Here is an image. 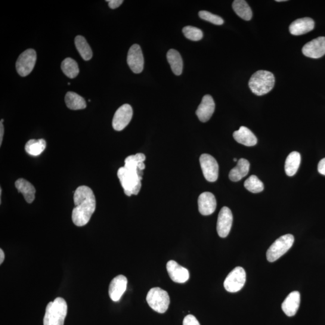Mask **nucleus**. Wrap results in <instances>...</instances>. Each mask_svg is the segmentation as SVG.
<instances>
[{
    "label": "nucleus",
    "instance_id": "f257e3e1",
    "mask_svg": "<svg viewBox=\"0 0 325 325\" xmlns=\"http://www.w3.org/2000/svg\"><path fill=\"white\" fill-rule=\"evenodd\" d=\"M145 159L144 154L132 155L126 158L124 166L117 171V176L126 196L137 195L140 191L144 173L139 169V165Z\"/></svg>",
    "mask_w": 325,
    "mask_h": 325
},
{
    "label": "nucleus",
    "instance_id": "f03ea898",
    "mask_svg": "<svg viewBox=\"0 0 325 325\" xmlns=\"http://www.w3.org/2000/svg\"><path fill=\"white\" fill-rule=\"evenodd\" d=\"M75 207L73 210L72 220L77 227H83L89 222L96 209V200L91 188L82 185L74 194Z\"/></svg>",
    "mask_w": 325,
    "mask_h": 325
},
{
    "label": "nucleus",
    "instance_id": "7ed1b4c3",
    "mask_svg": "<svg viewBox=\"0 0 325 325\" xmlns=\"http://www.w3.org/2000/svg\"><path fill=\"white\" fill-rule=\"evenodd\" d=\"M68 312L67 302L62 298H55L46 306L43 325H64Z\"/></svg>",
    "mask_w": 325,
    "mask_h": 325
},
{
    "label": "nucleus",
    "instance_id": "20e7f679",
    "mask_svg": "<svg viewBox=\"0 0 325 325\" xmlns=\"http://www.w3.org/2000/svg\"><path fill=\"white\" fill-rule=\"evenodd\" d=\"M275 82L273 74L268 71L259 70L250 77L249 87L253 94L262 96L272 91L275 86Z\"/></svg>",
    "mask_w": 325,
    "mask_h": 325
},
{
    "label": "nucleus",
    "instance_id": "39448f33",
    "mask_svg": "<svg viewBox=\"0 0 325 325\" xmlns=\"http://www.w3.org/2000/svg\"><path fill=\"white\" fill-rule=\"evenodd\" d=\"M147 301L153 310L159 313H165L169 307L170 298L165 290L155 287L148 293Z\"/></svg>",
    "mask_w": 325,
    "mask_h": 325
},
{
    "label": "nucleus",
    "instance_id": "423d86ee",
    "mask_svg": "<svg viewBox=\"0 0 325 325\" xmlns=\"http://www.w3.org/2000/svg\"><path fill=\"white\" fill-rule=\"evenodd\" d=\"M295 241L292 234H286L280 237L272 244L266 253L269 262H274L286 253L292 247Z\"/></svg>",
    "mask_w": 325,
    "mask_h": 325
},
{
    "label": "nucleus",
    "instance_id": "0eeeda50",
    "mask_svg": "<svg viewBox=\"0 0 325 325\" xmlns=\"http://www.w3.org/2000/svg\"><path fill=\"white\" fill-rule=\"evenodd\" d=\"M246 278V272L243 268H234L228 274L224 281V286L225 290L230 293L238 292L244 286Z\"/></svg>",
    "mask_w": 325,
    "mask_h": 325
},
{
    "label": "nucleus",
    "instance_id": "6e6552de",
    "mask_svg": "<svg viewBox=\"0 0 325 325\" xmlns=\"http://www.w3.org/2000/svg\"><path fill=\"white\" fill-rule=\"evenodd\" d=\"M36 52L33 49H27L18 57L16 62V69L22 77H26L32 72L36 62Z\"/></svg>",
    "mask_w": 325,
    "mask_h": 325
},
{
    "label": "nucleus",
    "instance_id": "1a4fd4ad",
    "mask_svg": "<svg viewBox=\"0 0 325 325\" xmlns=\"http://www.w3.org/2000/svg\"><path fill=\"white\" fill-rule=\"evenodd\" d=\"M201 169L204 177L209 182H215L219 176V165L218 162L209 154H203L200 159Z\"/></svg>",
    "mask_w": 325,
    "mask_h": 325
},
{
    "label": "nucleus",
    "instance_id": "9d476101",
    "mask_svg": "<svg viewBox=\"0 0 325 325\" xmlns=\"http://www.w3.org/2000/svg\"><path fill=\"white\" fill-rule=\"evenodd\" d=\"M133 114V108L128 104H123L116 111L113 116L112 126L116 131H122L129 124Z\"/></svg>",
    "mask_w": 325,
    "mask_h": 325
},
{
    "label": "nucleus",
    "instance_id": "9b49d317",
    "mask_svg": "<svg viewBox=\"0 0 325 325\" xmlns=\"http://www.w3.org/2000/svg\"><path fill=\"white\" fill-rule=\"evenodd\" d=\"M233 216L231 210L227 207H224L219 213L217 222V231L219 236L225 238L228 236L233 224Z\"/></svg>",
    "mask_w": 325,
    "mask_h": 325
},
{
    "label": "nucleus",
    "instance_id": "f8f14e48",
    "mask_svg": "<svg viewBox=\"0 0 325 325\" xmlns=\"http://www.w3.org/2000/svg\"><path fill=\"white\" fill-rule=\"evenodd\" d=\"M127 63L130 69L135 74L142 72L144 66V58L141 46L138 44L130 47L127 55Z\"/></svg>",
    "mask_w": 325,
    "mask_h": 325
},
{
    "label": "nucleus",
    "instance_id": "ddd939ff",
    "mask_svg": "<svg viewBox=\"0 0 325 325\" xmlns=\"http://www.w3.org/2000/svg\"><path fill=\"white\" fill-rule=\"evenodd\" d=\"M302 53L308 57L318 58L325 54V37L312 40L303 46Z\"/></svg>",
    "mask_w": 325,
    "mask_h": 325
},
{
    "label": "nucleus",
    "instance_id": "4468645a",
    "mask_svg": "<svg viewBox=\"0 0 325 325\" xmlns=\"http://www.w3.org/2000/svg\"><path fill=\"white\" fill-rule=\"evenodd\" d=\"M166 269L170 278L175 283L182 284L189 279L190 274L187 269L179 265L173 260L167 263Z\"/></svg>",
    "mask_w": 325,
    "mask_h": 325
},
{
    "label": "nucleus",
    "instance_id": "2eb2a0df",
    "mask_svg": "<svg viewBox=\"0 0 325 325\" xmlns=\"http://www.w3.org/2000/svg\"><path fill=\"white\" fill-rule=\"evenodd\" d=\"M128 280L122 275H118L111 281L108 289L110 298L114 302L119 301L125 293Z\"/></svg>",
    "mask_w": 325,
    "mask_h": 325
},
{
    "label": "nucleus",
    "instance_id": "dca6fc26",
    "mask_svg": "<svg viewBox=\"0 0 325 325\" xmlns=\"http://www.w3.org/2000/svg\"><path fill=\"white\" fill-rule=\"evenodd\" d=\"M215 110L214 100L210 95L204 96L199 107L196 111L197 115L200 121L206 122L211 118Z\"/></svg>",
    "mask_w": 325,
    "mask_h": 325
},
{
    "label": "nucleus",
    "instance_id": "f3484780",
    "mask_svg": "<svg viewBox=\"0 0 325 325\" xmlns=\"http://www.w3.org/2000/svg\"><path fill=\"white\" fill-rule=\"evenodd\" d=\"M198 203L199 212L202 215H212L216 210L217 203L215 197L208 191L200 194Z\"/></svg>",
    "mask_w": 325,
    "mask_h": 325
},
{
    "label": "nucleus",
    "instance_id": "a211bd4d",
    "mask_svg": "<svg viewBox=\"0 0 325 325\" xmlns=\"http://www.w3.org/2000/svg\"><path fill=\"white\" fill-rule=\"evenodd\" d=\"M314 28V21L310 18H303L293 21L289 27L292 35L300 36L311 32Z\"/></svg>",
    "mask_w": 325,
    "mask_h": 325
},
{
    "label": "nucleus",
    "instance_id": "6ab92c4d",
    "mask_svg": "<svg viewBox=\"0 0 325 325\" xmlns=\"http://www.w3.org/2000/svg\"><path fill=\"white\" fill-rule=\"evenodd\" d=\"M300 302H301V295L299 292H293L287 296L282 304V309L287 316L292 317L298 311Z\"/></svg>",
    "mask_w": 325,
    "mask_h": 325
},
{
    "label": "nucleus",
    "instance_id": "aec40b11",
    "mask_svg": "<svg viewBox=\"0 0 325 325\" xmlns=\"http://www.w3.org/2000/svg\"><path fill=\"white\" fill-rule=\"evenodd\" d=\"M233 137L238 143L246 147H253L257 144V139L253 133L246 126H241L239 129L234 132Z\"/></svg>",
    "mask_w": 325,
    "mask_h": 325
},
{
    "label": "nucleus",
    "instance_id": "412c9836",
    "mask_svg": "<svg viewBox=\"0 0 325 325\" xmlns=\"http://www.w3.org/2000/svg\"><path fill=\"white\" fill-rule=\"evenodd\" d=\"M15 187L19 192L23 194L28 203H32L35 199L36 189L29 181L20 178L15 182Z\"/></svg>",
    "mask_w": 325,
    "mask_h": 325
},
{
    "label": "nucleus",
    "instance_id": "4be33fe9",
    "mask_svg": "<svg viewBox=\"0 0 325 325\" xmlns=\"http://www.w3.org/2000/svg\"><path fill=\"white\" fill-rule=\"evenodd\" d=\"M250 168V163L248 160L240 159L237 162V165L229 173L230 180L237 182L248 174Z\"/></svg>",
    "mask_w": 325,
    "mask_h": 325
},
{
    "label": "nucleus",
    "instance_id": "5701e85b",
    "mask_svg": "<svg viewBox=\"0 0 325 325\" xmlns=\"http://www.w3.org/2000/svg\"><path fill=\"white\" fill-rule=\"evenodd\" d=\"M301 161V154L298 152H292L288 156L286 163H285V171H286L287 175L292 176L296 174L299 168Z\"/></svg>",
    "mask_w": 325,
    "mask_h": 325
},
{
    "label": "nucleus",
    "instance_id": "b1692460",
    "mask_svg": "<svg viewBox=\"0 0 325 325\" xmlns=\"http://www.w3.org/2000/svg\"><path fill=\"white\" fill-rule=\"evenodd\" d=\"M167 59L171 66L173 73L176 76H180L183 69V61L180 54L175 49H171L167 53Z\"/></svg>",
    "mask_w": 325,
    "mask_h": 325
},
{
    "label": "nucleus",
    "instance_id": "393cba45",
    "mask_svg": "<svg viewBox=\"0 0 325 325\" xmlns=\"http://www.w3.org/2000/svg\"><path fill=\"white\" fill-rule=\"evenodd\" d=\"M64 101L71 110H82L86 107L85 99L75 92H68L65 95Z\"/></svg>",
    "mask_w": 325,
    "mask_h": 325
},
{
    "label": "nucleus",
    "instance_id": "a878e982",
    "mask_svg": "<svg viewBox=\"0 0 325 325\" xmlns=\"http://www.w3.org/2000/svg\"><path fill=\"white\" fill-rule=\"evenodd\" d=\"M233 9L238 17L245 21L252 19V12L246 1L235 0L233 3Z\"/></svg>",
    "mask_w": 325,
    "mask_h": 325
},
{
    "label": "nucleus",
    "instance_id": "bb28decb",
    "mask_svg": "<svg viewBox=\"0 0 325 325\" xmlns=\"http://www.w3.org/2000/svg\"><path fill=\"white\" fill-rule=\"evenodd\" d=\"M46 147V143L44 139H31L27 142L25 150L31 156H38L45 150Z\"/></svg>",
    "mask_w": 325,
    "mask_h": 325
},
{
    "label": "nucleus",
    "instance_id": "cd10ccee",
    "mask_svg": "<svg viewBox=\"0 0 325 325\" xmlns=\"http://www.w3.org/2000/svg\"><path fill=\"white\" fill-rule=\"evenodd\" d=\"M75 45L83 60L88 61L92 57V51L91 46L87 42L86 39L82 36H77L75 38Z\"/></svg>",
    "mask_w": 325,
    "mask_h": 325
},
{
    "label": "nucleus",
    "instance_id": "c85d7f7f",
    "mask_svg": "<svg viewBox=\"0 0 325 325\" xmlns=\"http://www.w3.org/2000/svg\"><path fill=\"white\" fill-rule=\"evenodd\" d=\"M61 68L65 75L70 79L76 78L80 72L79 65L77 61L70 57L65 58L62 61Z\"/></svg>",
    "mask_w": 325,
    "mask_h": 325
},
{
    "label": "nucleus",
    "instance_id": "c756f323",
    "mask_svg": "<svg viewBox=\"0 0 325 325\" xmlns=\"http://www.w3.org/2000/svg\"><path fill=\"white\" fill-rule=\"evenodd\" d=\"M244 186L250 192L258 193L264 190V184L255 175L250 176L244 183Z\"/></svg>",
    "mask_w": 325,
    "mask_h": 325
},
{
    "label": "nucleus",
    "instance_id": "7c9ffc66",
    "mask_svg": "<svg viewBox=\"0 0 325 325\" xmlns=\"http://www.w3.org/2000/svg\"><path fill=\"white\" fill-rule=\"evenodd\" d=\"M182 33H183L185 38L193 41H200L203 37L202 31L198 29V28L192 26L184 27L183 29H182Z\"/></svg>",
    "mask_w": 325,
    "mask_h": 325
},
{
    "label": "nucleus",
    "instance_id": "2f4dec72",
    "mask_svg": "<svg viewBox=\"0 0 325 325\" xmlns=\"http://www.w3.org/2000/svg\"><path fill=\"white\" fill-rule=\"evenodd\" d=\"M199 16L201 19L210 22L213 24L218 25V26H221L224 23V20L221 17L210 13L208 11H200Z\"/></svg>",
    "mask_w": 325,
    "mask_h": 325
},
{
    "label": "nucleus",
    "instance_id": "473e14b6",
    "mask_svg": "<svg viewBox=\"0 0 325 325\" xmlns=\"http://www.w3.org/2000/svg\"><path fill=\"white\" fill-rule=\"evenodd\" d=\"M182 325H201L197 318L193 315H187L183 320Z\"/></svg>",
    "mask_w": 325,
    "mask_h": 325
},
{
    "label": "nucleus",
    "instance_id": "72a5a7b5",
    "mask_svg": "<svg viewBox=\"0 0 325 325\" xmlns=\"http://www.w3.org/2000/svg\"><path fill=\"white\" fill-rule=\"evenodd\" d=\"M108 6L111 9H114L119 7L123 2L122 0H108Z\"/></svg>",
    "mask_w": 325,
    "mask_h": 325
},
{
    "label": "nucleus",
    "instance_id": "f704fd0d",
    "mask_svg": "<svg viewBox=\"0 0 325 325\" xmlns=\"http://www.w3.org/2000/svg\"><path fill=\"white\" fill-rule=\"evenodd\" d=\"M318 172L321 175L325 176V158L321 159L318 164Z\"/></svg>",
    "mask_w": 325,
    "mask_h": 325
},
{
    "label": "nucleus",
    "instance_id": "c9c22d12",
    "mask_svg": "<svg viewBox=\"0 0 325 325\" xmlns=\"http://www.w3.org/2000/svg\"><path fill=\"white\" fill-rule=\"evenodd\" d=\"M4 120L2 119L0 122V145H2L3 142V136H4V126H3V122Z\"/></svg>",
    "mask_w": 325,
    "mask_h": 325
},
{
    "label": "nucleus",
    "instance_id": "e433bc0d",
    "mask_svg": "<svg viewBox=\"0 0 325 325\" xmlns=\"http://www.w3.org/2000/svg\"><path fill=\"white\" fill-rule=\"evenodd\" d=\"M5 258V252L2 249H0V264H2Z\"/></svg>",
    "mask_w": 325,
    "mask_h": 325
},
{
    "label": "nucleus",
    "instance_id": "4c0bfd02",
    "mask_svg": "<svg viewBox=\"0 0 325 325\" xmlns=\"http://www.w3.org/2000/svg\"><path fill=\"white\" fill-rule=\"evenodd\" d=\"M276 2H286V1H285V0H277V1H276Z\"/></svg>",
    "mask_w": 325,
    "mask_h": 325
},
{
    "label": "nucleus",
    "instance_id": "58836bf2",
    "mask_svg": "<svg viewBox=\"0 0 325 325\" xmlns=\"http://www.w3.org/2000/svg\"><path fill=\"white\" fill-rule=\"evenodd\" d=\"M234 162H237V159H234Z\"/></svg>",
    "mask_w": 325,
    "mask_h": 325
}]
</instances>
